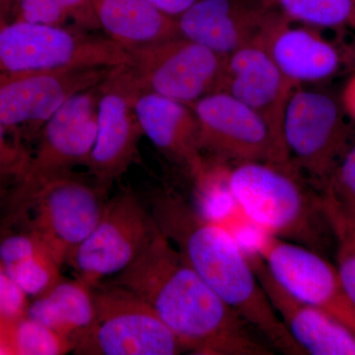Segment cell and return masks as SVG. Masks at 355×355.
I'll use <instances>...</instances> for the list:
<instances>
[{"label": "cell", "mask_w": 355, "mask_h": 355, "mask_svg": "<svg viewBox=\"0 0 355 355\" xmlns=\"http://www.w3.org/2000/svg\"><path fill=\"white\" fill-rule=\"evenodd\" d=\"M150 306L184 352L198 355H272V347L222 300L155 224L139 256L105 280Z\"/></svg>", "instance_id": "cell-1"}, {"label": "cell", "mask_w": 355, "mask_h": 355, "mask_svg": "<svg viewBox=\"0 0 355 355\" xmlns=\"http://www.w3.org/2000/svg\"><path fill=\"white\" fill-rule=\"evenodd\" d=\"M149 211L193 270L273 349L307 355L273 309L246 247L232 228L172 189L154 191Z\"/></svg>", "instance_id": "cell-2"}, {"label": "cell", "mask_w": 355, "mask_h": 355, "mask_svg": "<svg viewBox=\"0 0 355 355\" xmlns=\"http://www.w3.org/2000/svg\"><path fill=\"white\" fill-rule=\"evenodd\" d=\"M224 188L242 219L261 232L321 254L331 235L319 191L268 162L227 166Z\"/></svg>", "instance_id": "cell-3"}, {"label": "cell", "mask_w": 355, "mask_h": 355, "mask_svg": "<svg viewBox=\"0 0 355 355\" xmlns=\"http://www.w3.org/2000/svg\"><path fill=\"white\" fill-rule=\"evenodd\" d=\"M100 85L72 96L53 114L40 130L38 144L30 153L6 203L1 226L22 220L40 190L58 175L78 166L87 167L96 135Z\"/></svg>", "instance_id": "cell-4"}, {"label": "cell", "mask_w": 355, "mask_h": 355, "mask_svg": "<svg viewBox=\"0 0 355 355\" xmlns=\"http://www.w3.org/2000/svg\"><path fill=\"white\" fill-rule=\"evenodd\" d=\"M342 102L312 85L296 86L287 103L282 137L292 172L324 190L350 142Z\"/></svg>", "instance_id": "cell-5"}, {"label": "cell", "mask_w": 355, "mask_h": 355, "mask_svg": "<svg viewBox=\"0 0 355 355\" xmlns=\"http://www.w3.org/2000/svg\"><path fill=\"white\" fill-rule=\"evenodd\" d=\"M130 64L121 44L73 25L13 21L0 28V73Z\"/></svg>", "instance_id": "cell-6"}, {"label": "cell", "mask_w": 355, "mask_h": 355, "mask_svg": "<svg viewBox=\"0 0 355 355\" xmlns=\"http://www.w3.org/2000/svg\"><path fill=\"white\" fill-rule=\"evenodd\" d=\"M92 326L73 349L78 355H176L174 334L135 292L102 282L94 291Z\"/></svg>", "instance_id": "cell-7"}, {"label": "cell", "mask_w": 355, "mask_h": 355, "mask_svg": "<svg viewBox=\"0 0 355 355\" xmlns=\"http://www.w3.org/2000/svg\"><path fill=\"white\" fill-rule=\"evenodd\" d=\"M109 191L89 174L64 173L44 184L15 226L32 231L62 266L94 230Z\"/></svg>", "instance_id": "cell-8"}, {"label": "cell", "mask_w": 355, "mask_h": 355, "mask_svg": "<svg viewBox=\"0 0 355 355\" xmlns=\"http://www.w3.org/2000/svg\"><path fill=\"white\" fill-rule=\"evenodd\" d=\"M155 228L147 210L127 187L109 198L99 222L67 263L77 279L95 288L123 272L139 256Z\"/></svg>", "instance_id": "cell-9"}, {"label": "cell", "mask_w": 355, "mask_h": 355, "mask_svg": "<svg viewBox=\"0 0 355 355\" xmlns=\"http://www.w3.org/2000/svg\"><path fill=\"white\" fill-rule=\"evenodd\" d=\"M116 67L0 73V123L21 144L23 139H35L62 105L72 96L104 83Z\"/></svg>", "instance_id": "cell-10"}, {"label": "cell", "mask_w": 355, "mask_h": 355, "mask_svg": "<svg viewBox=\"0 0 355 355\" xmlns=\"http://www.w3.org/2000/svg\"><path fill=\"white\" fill-rule=\"evenodd\" d=\"M251 228L253 245L244 246L260 257L280 286L336 318L355 334V305L336 266L310 248Z\"/></svg>", "instance_id": "cell-11"}, {"label": "cell", "mask_w": 355, "mask_h": 355, "mask_svg": "<svg viewBox=\"0 0 355 355\" xmlns=\"http://www.w3.org/2000/svg\"><path fill=\"white\" fill-rule=\"evenodd\" d=\"M142 92L195 104L216 92L225 57L183 37L128 50Z\"/></svg>", "instance_id": "cell-12"}, {"label": "cell", "mask_w": 355, "mask_h": 355, "mask_svg": "<svg viewBox=\"0 0 355 355\" xmlns=\"http://www.w3.org/2000/svg\"><path fill=\"white\" fill-rule=\"evenodd\" d=\"M142 89L130 65L116 67L100 84L97 135L87 165L88 174L110 191L139 158L144 137L135 101Z\"/></svg>", "instance_id": "cell-13"}, {"label": "cell", "mask_w": 355, "mask_h": 355, "mask_svg": "<svg viewBox=\"0 0 355 355\" xmlns=\"http://www.w3.org/2000/svg\"><path fill=\"white\" fill-rule=\"evenodd\" d=\"M191 108L198 118L200 146L205 158L225 165L244 162L277 165L268 125L239 100L223 91H216L191 105Z\"/></svg>", "instance_id": "cell-14"}, {"label": "cell", "mask_w": 355, "mask_h": 355, "mask_svg": "<svg viewBox=\"0 0 355 355\" xmlns=\"http://www.w3.org/2000/svg\"><path fill=\"white\" fill-rule=\"evenodd\" d=\"M296 86L268 53L254 44L225 57L217 89L233 96L263 119L272 135L277 166L291 173L282 125L287 103Z\"/></svg>", "instance_id": "cell-15"}, {"label": "cell", "mask_w": 355, "mask_h": 355, "mask_svg": "<svg viewBox=\"0 0 355 355\" xmlns=\"http://www.w3.org/2000/svg\"><path fill=\"white\" fill-rule=\"evenodd\" d=\"M329 30L270 10L257 44L295 85H316L340 73L349 60V49L329 38Z\"/></svg>", "instance_id": "cell-16"}, {"label": "cell", "mask_w": 355, "mask_h": 355, "mask_svg": "<svg viewBox=\"0 0 355 355\" xmlns=\"http://www.w3.org/2000/svg\"><path fill=\"white\" fill-rule=\"evenodd\" d=\"M270 12L258 0H198L177 18L178 31L227 57L258 43Z\"/></svg>", "instance_id": "cell-17"}, {"label": "cell", "mask_w": 355, "mask_h": 355, "mask_svg": "<svg viewBox=\"0 0 355 355\" xmlns=\"http://www.w3.org/2000/svg\"><path fill=\"white\" fill-rule=\"evenodd\" d=\"M247 250L266 297L306 354L355 355L354 333L328 313L287 291L272 277L260 257Z\"/></svg>", "instance_id": "cell-18"}, {"label": "cell", "mask_w": 355, "mask_h": 355, "mask_svg": "<svg viewBox=\"0 0 355 355\" xmlns=\"http://www.w3.org/2000/svg\"><path fill=\"white\" fill-rule=\"evenodd\" d=\"M135 112L144 137L197 182L207 170V159L200 149V127L191 106L141 92L135 101Z\"/></svg>", "instance_id": "cell-19"}, {"label": "cell", "mask_w": 355, "mask_h": 355, "mask_svg": "<svg viewBox=\"0 0 355 355\" xmlns=\"http://www.w3.org/2000/svg\"><path fill=\"white\" fill-rule=\"evenodd\" d=\"M102 31L125 50L179 37L177 21L148 0H92Z\"/></svg>", "instance_id": "cell-20"}, {"label": "cell", "mask_w": 355, "mask_h": 355, "mask_svg": "<svg viewBox=\"0 0 355 355\" xmlns=\"http://www.w3.org/2000/svg\"><path fill=\"white\" fill-rule=\"evenodd\" d=\"M92 286L77 279L62 277L50 291L33 298L27 315L74 345L92 326L95 316Z\"/></svg>", "instance_id": "cell-21"}, {"label": "cell", "mask_w": 355, "mask_h": 355, "mask_svg": "<svg viewBox=\"0 0 355 355\" xmlns=\"http://www.w3.org/2000/svg\"><path fill=\"white\" fill-rule=\"evenodd\" d=\"M288 19L336 31L355 33V0H258Z\"/></svg>", "instance_id": "cell-22"}, {"label": "cell", "mask_w": 355, "mask_h": 355, "mask_svg": "<svg viewBox=\"0 0 355 355\" xmlns=\"http://www.w3.org/2000/svg\"><path fill=\"white\" fill-rule=\"evenodd\" d=\"M13 355H64L74 345L55 331L25 315L11 327Z\"/></svg>", "instance_id": "cell-23"}, {"label": "cell", "mask_w": 355, "mask_h": 355, "mask_svg": "<svg viewBox=\"0 0 355 355\" xmlns=\"http://www.w3.org/2000/svg\"><path fill=\"white\" fill-rule=\"evenodd\" d=\"M4 268L28 297H38L62 279V266L46 248Z\"/></svg>", "instance_id": "cell-24"}, {"label": "cell", "mask_w": 355, "mask_h": 355, "mask_svg": "<svg viewBox=\"0 0 355 355\" xmlns=\"http://www.w3.org/2000/svg\"><path fill=\"white\" fill-rule=\"evenodd\" d=\"M321 196L324 209L355 221V144L338 161Z\"/></svg>", "instance_id": "cell-25"}, {"label": "cell", "mask_w": 355, "mask_h": 355, "mask_svg": "<svg viewBox=\"0 0 355 355\" xmlns=\"http://www.w3.org/2000/svg\"><path fill=\"white\" fill-rule=\"evenodd\" d=\"M324 211L336 243V268L355 305V221L331 210Z\"/></svg>", "instance_id": "cell-26"}, {"label": "cell", "mask_w": 355, "mask_h": 355, "mask_svg": "<svg viewBox=\"0 0 355 355\" xmlns=\"http://www.w3.org/2000/svg\"><path fill=\"white\" fill-rule=\"evenodd\" d=\"M67 26L69 22L60 0H12L11 22Z\"/></svg>", "instance_id": "cell-27"}, {"label": "cell", "mask_w": 355, "mask_h": 355, "mask_svg": "<svg viewBox=\"0 0 355 355\" xmlns=\"http://www.w3.org/2000/svg\"><path fill=\"white\" fill-rule=\"evenodd\" d=\"M28 298L0 263V321H17L27 315Z\"/></svg>", "instance_id": "cell-28"}, {"label": "cell", "mask_w": 355, "mask_h": 355, "mask_svg": "<svg viewBox=\"0 0 355 355\" xmlns=\"http://www.w3.org/2000/svg\"><path fill=\"white\" fill-rule=\"evenodd\" d=\"M29 157L30 153L24 144L14 139L0 123V172L13 173L20 176Z\"/></svg>", "instance_id": "cell-29"}, {"label": "cell", "mask_w": 355, "mask_h": 355, "mask_svg": "<svg viewBox=\"0 0 355 355\" xmlns=\"http://www.w3.org/2000/svg\"><path fill=\"white\" fill-rule=\"evenodd\" d=\"M67 19L88 32L102 31L92 0H60Z\"/></svg>", "instance_id": "cell-30"}, {"label": "cell", "mask_w": 355, "mask_h": 355, "mask_svg": "<svg viewBox=\"0 0 355 355\" xmlns=\"http://www.w3.org/2000/svg\"><path fill=\"white\" fill-rule=\"evenodd\" d=\"M159 10L177 19L181 14L188 10L198 0H148Z\"/></svg>", "instance_id": "cell-31"}, {"label": "cell", "mask_w": 355, "mask_h": 355, "mask_svg": "<svg viewBox=\"0 0 355 355\" xmlns=\"http://www.w3.org/2000/svg\"><path fill=\"white\" fill-rule=\"evenodd\" d=\"M340 102L347 116L355 121V73L345 84Z\"/></svg>", "instance_id": "cell-32"}, {"label": "cell", "mask_w": 355, "mask_h": 355, "mask_svg": "<svg viewBox=\"0 0 355 355\" xmlns=\"http://www.w3.org/2000/svg\"><path fill=\"white\" fill-rule=\"evenodd\" d=\"M18 177V175L13 173L0 172V209L6 207L7 198L10 195Z\"/></svg>", "instance_id": "cell-33"}, {"label": "cell", "mask_w": 355, "mask_h": 355, "mask_svg": "<svg viewBox=\"0 0 355 355\" xmlns=\"http://www.w3.org/2000/svg\"><path fill=\"white\" fill-rule=\"evenodd\" d=\"M12 0H0V28L11 22Z\"/></svg>", "instance_id": "cell-34"}]
</instances>
